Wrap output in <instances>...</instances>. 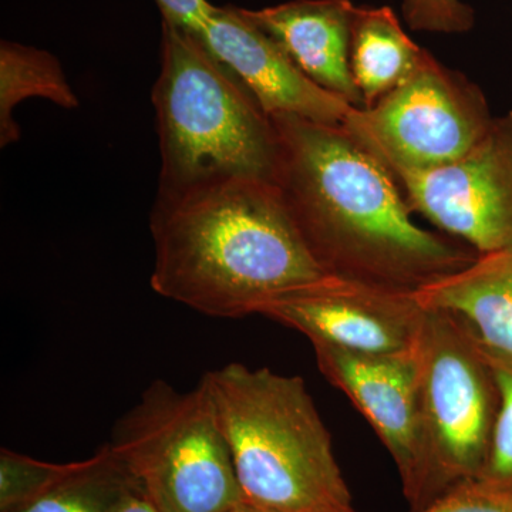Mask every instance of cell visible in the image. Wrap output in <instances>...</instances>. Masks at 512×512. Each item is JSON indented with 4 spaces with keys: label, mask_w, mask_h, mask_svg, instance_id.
I'll list each match as a JSON object with an SVG mask.
<instances>
[{
    "label": "cell",
    "mask_w": 512,
    "mask_h": 512,
    "mask_svg": "<svg viewBox=\"0 0 512 512\" xmlns=\"http://www.w3.org/2000/svg\"><path fill=\"white\" fill-rule=\"evenodd\" d=\"M151 288L212 318L258 315L326 276L274 183L235 178L156 198Z\"/></svg>",
    "instance_id": "cell-2"
},
{
    "label": "cell",
    "mask_w": 512,
    "mask_h": 512,
    "mask_svg": "<svg viewBox=\"0 0 512 512\" xmlns=\"http://www.w3.org/2000/svg\"><path fill=\"white\" fill-rule=\"evenodd\" d=\"M153 106L161 153L158 198L235 178L275 184L278 136L271 117L197 33L168 20Z\"/></svg>",
    "instance_id": "cell-3"
},
{
    "label": "cell",
    "mask_w": 512,
    "mask_h": 512,
    "mask_svg": "<svg viewBox=\"0 0 512 512\" xmlns=\"http://www.w3.org/2000/svg\"><path fill=\"white\" fill-rule=\"evenodd\" d=\"M197 35L237 74L268 116L293 114L316 123L343 126L356 109L306 77L241 8L214 6Z\"/></svg>",
    "instance_id": "cell-10"
},
{
    "label": "cell",
    "mask_w": 512,
    "mask_h": 512,
    "mask_svg": "<svg viewBox=\"0 0 512 512\" xmlns=\"http://www.w3.org/2000/svg\"><path fill=\"white\" fill-rule=\"evenodd\" d=\"M413 214L478 255L512 249V111L454 163L394 175Z\"/></svg>",
    "instance_id": "cell-8"
},
{
    "label": "cell",
    "mask_w": 512,
    "mask_h": 512,
    "mask_svg": "<svg viewBox=\"0 0 512 512\" xmlns=\"http://www.w3.org/2000/svg\"><path fill=\"white\" fill-rule=\"evenodd\" d=\"M355 8L352 0H292L271 8L242 9V13L272 37L313 83L363 109L362 94L350 70Z\"/></svg>",
    "instance_id": "cell-12"
},
{
    "label": "cell",
    "mask_w": 512,
    "mask_h": 512,
    "mask_svg": "<svg viewBox=\"0 0 512 512\" xmlns=\"http://www.w3.org/2000/svg\"><path fill=\"white\" fill-rule=\"evenodd\" d=\"M227 512H269L265 510H261V508H256L254 505H249L247 503H241L238 505H235L234 508H231V510H228Z\"/></svg>",
    "instance_id": "cell-23"
},
{
    "label": "cell",
    "mask_w": 512,
    "mask_h": 512,
    "mask_svg": "<svg viewBox=\"0 0 512 512\" xmlns=\"http://www.w3.org/2000/svg\"><path fill=\"white\" fill-rule=\"evenodd\" d=\"M413 512H512V494L467 481L451 488L423 510Z\"/></svg>",
    "instance_id": "cell-20"
},
{
    "label": "cell",
    "mask_w": 512,
    "mask_h": 512,
    "mask_svg": "<svg viewBox=\"0 0 512 512\" xmlns=\"http://www.w3.org/2000/svg\"><path fill=\"white\" fill-rule=\"evenodd\" d=\"M275 185L325 274L417 292L470 265L464 242L413 221L392 171L343 126L275 114Z\"/></svg>",
    "instance_id": "cell-1"
},
{
    "label": "cell",
    "mask_w": 512,
    "mask_h": 512,
    "mask_svg": "<svg viewBox=\"0 0 512 512\" xmlns=\"http://www.w3.org/2000/svg\"><path fill=\"white\" fill-rule=\"evenodd\" d=\"M404 20L417 32L461 35L476 25V13L463 0H403Z\"/></svg>",
    "instance_id": "cell-19"
},
{
    "label": "cell",
    "mask_w": 512,
    "mask_h": 512,
    "mask_svg": "<svg viewBox=\"0 0 512 512\" xmlns=\"http://www.w3.org/2000/svg\"><path fill=\"white\" fill-rule=\"evenodd\" d=\"M424 309L414 346L417 466L403 491L412 512L476 480L500 409L497 376L474 329L457 313Z\"/></svg>",
    "instance_id": "cell-5"
},
{
    "label": "cell",
    "mask_w": 512,
    "mask_h": 512,
    "mask_svg": "<svg viewBox=\"0 0 512 512\" xmlns=\"http://www.w3.org/2000/svg\"><path fill=\"white\" fill-rule=\"evenodd\" d=\"M204 376L244 503L269 512H356L302 377L237 362Z\"/></svg>",
    "instance_id": "cell-4"
},
{
    "label": "cell",
    "mask_w": 512,
    "mask_h": 512,
    "mask_svg": "<svg viewBox=\"0 0 512 512\" xmlns=\"http://www.w3.org/2000/svg\"><path fill=\"white\" fill-rule=\"evenodd\" d=\"M134 484L107 443L35 500L2 512H111Z\"/></svg>",
    "instance_id": "cell-16"
},
{
    "label": "cell",
    "mask_w": 512,
    "mask_h": 512,
    "mask_svg": "<svg viewBox=\"0 0 512 512\" xmlns=\"http://www.w3.org/2000/svg\"><path fill=\"white\" fill-rule=\"evenodd\" d=\"M414 295L423 308L457 313L487 348L512 356V249L478 255Z\"/></svg>",
    "instance_id": "cell-13"
},
{
    "label": "cell",
    "mask_w": 512,
    "mask_h": 512,
    "mask_svg": "<svg viewBox=\"0 0 512 512\" xmlns=\"http://www.w3.org/2000/svg\"><path fill=\"white\" fill-rule=\"evenodd\" d=\"M484 349L500 387V409L487 458L474 481L491 490L512 494V356L485 345Z\"/></svg>",
    "instance_id": "cell-17"
},
{
    "label": "cell",
    "mask_w": 512,
    "mask_h": 512,
    "mask_svg": "<svg viewBox=\"0 0 512 512\" xmlns=\"http://www.w3.org/2000/svg\"><path fill=\"white\" fill-rule=\"evenodd\" d=\"M424 311L414 292L326 276L266 302L258 315L311 343L365 355H402L416 346Z\"/></svg>",
    "instance_id": "cell-9"
},
{
    "label": "cell",
    "mask_w": 512,
    "mask_h": 512,
    "mask_svg": "<svg viewBox=\"0 0 512 512\" xmlns=\"http://www.w3.org/2000/svg\"><path fill=\"white\" fill-rule=\"evenodd\" d=\"M163 20L198 33L214 5L207 0H156Z\"/></svg>",
    "instance_id": "cell-21"
},
{
    "label": "cell",
    "mask_w": 512,
    "mask_h": 512,
    "mask_svg": "<svg viewBox=\"0 0 512 512\" xmlns=\"http://www.w3.org/2000/svg\"><path fill=\"white\" fill-rule=\"evenodd\" d=\"M426 50L414 43L389 6H356L350 28V70L363 109L375 106L419 66Z\"/></svg>",
    "instance_id": "cell-14"
},
{
    "label": "cell",
    "mask_w": 512,
    "mask_h": 512,
    "mask_svg": "<svg viewBox=\"0 0 512 512\" xmlns=\"http://www.w3.org/2000/svg\"><path fill=\"white\" fill-rule=\"evenodd\" d=\"M111 512H160L134 484Z\"/></svg>",
    "instance_id": "cell-22"
},
{
    "label": "cell",
    "mask_w": 512,
    "mask_h": 512,
    "mask_svg": "<svg viewBox=\"0 0 512 512\" xmlns=\"http://www.w3.org/2000/svg\"><path fill=\"white\" fill-rule=\"evenodd\" d=\"M29 97H43L63 109L79 106L59 60L45 50L5 42L0 45V146L20 138L13 111Z\"/></svg>",
    "instance_id": "cell-15"
},
{
    "label": "cell",
    "mask_w": 512,
    "mask_h": 512,
    "mask_svg": "<svg viewBox=\"0 0 512 512\" xmlns=\"http://www.w3.org/2000/svg\"><path fill=\"white\" fill-rule=\"evenodd\" d=\"M493 120L483 90L426 50L402 84L375 106L353 110L343 127L397 175L454 163Z\"/></svg>",
    "instance_id": "cell-7"
},
{
    "label": "cell",
    "mask_w": 512,
    "mask_h": 512,
    "mask_svg": "<svg viewBox=\"0 0 512 512\" xmlns=\"http://www.w3.org/2000/svg\"><path fill=\"white\" fill-rule=\"evenodd\" d=\"M76 463L55 464L36 460L9 448L0 450V512L35 500L69 476Z\"/></svg>",
    "instance_id": "cell-18"
},
{
    "label": "cell",
    "mask_w": 512,
    "mask_h": 512,
    "mask_svg": "<svg viewBox=\"0 0 512 512\" xmlns=\"http://www.w3.org/2000/svg\"><path fill=\"white\" fill-rule=\"evenodd\" d=\"M320 373L346 394L387 448L402 480L417 466V367L414 349L402 355H365L311 343Z\"/></svg>",
    "instance_id": "cell-11"
},
{
    "label": "cell",
    "mask_w": 512,
    "mask_h": 512,
    "mask_svg": "<svg viewBox=\"0 0 512 512\" xmlns=\"http://www.w3.org/2000/svg\"><path fill=\"white\" fill-rule=\"evenodd\" d=\"M109 444L160 512H227L244 503L205 376L190 392L154 380Z\"/></svg>",
    "instance_id": "cell-6"
}]
</instances>
